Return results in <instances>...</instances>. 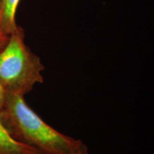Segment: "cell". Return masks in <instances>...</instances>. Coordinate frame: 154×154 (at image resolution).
<instances>
[{
	"label": "cell",
	"instance_id": "cell-1",
	"mask_svg": "<svg viewBox=\"0 0 154 154\" xmlns=\"http://www.w3.org/2000/svg\"><path fill=\"white\" fill-rule=\"evenodd\" d=\"M0 122L14 140L44 154H74L86 146L47 124L23 96L6 93Z\"/></svg>",
	"mask_w": 154,
	"mask_h": 154
},
{
	"label": "cell",
	"instance_id": "cell-2",
	"mask_svg": "<svg viewBox=\"0 0 154 154\" xmlns=\"http://www.w3.org/2000/svg\"><path fill=\"white\" fill-rule=\"evenodd\" d=\"M24 30L17 26L0 50V84L5 93L25 96L43 84L45 69L40 58L25 44Z\"/></svg>",
	"mask_w": 154,
	"mask_h": 154
},
{
	"label": "cell",
	"instance_id": "cell-3",
	"mask_svg": "<svg viewBox=\"0 0 154 154\" xmlns=\"http://www.w3.org/2000/svg\"><path fill=\"white\" fill-rule=\"evenodd\" d=\"M20 0H0V32L9 36L16 29L17 8Z\"/></svg>",
	"mask_w": 154,
	"mask_h": 154
},
{
	"label": "cell",
	"instance_id": "cell-4",
	"mask_svg": "<svg viewBox=\"0 0 154 154\" xmlns=\"http://www.w3.org/2000/svg\"><path fill=\"white\" fill-rule=\"evenodd\" d=\"M0 154L44 153L14 140L0 122Z\"/></svg>",
	"mask_w": 154,
	"mask_h": 154
},
{
	"label": "cell",
	"instance_id": "cell-5",
	"mask_svg": "<svg viewBox=\"0 0 154 154\" xmlns=\"http://www.w3.org/2000/svg\"><path fill=\"white\" fill-rule=\"evenodd\" d=\"M9 36L6 35L2 32H0V50H1L2 48L6 45V44L7 43V41H8Z\"/></svg>",
	"mask_w": 154,
	"mask_h": 154
},
{
	"label": "cell",
	"instance_id": "cell-6",
	"mask_svg": "<svg viewBox=\"0 0 154 154\" xmlns=\"http://www.w3.org/2000/svg\"><path fill=\"white\" fill-rule=\"evenodd\" d=\"M5 95H6L5 91H4V89L1 86V84H0V110H1L2 108L3 107L4 103H5Z\"/></svg>",
	"mask_w": 154,
	"mask_h": 154
},
{
	"label": "cell",
	"instance_id": "cell-7",
	"mask_svg": "<svg viewBox=\"0 0 154 154\" xmlns=\"http://www.w3.org/2000/svg\"><path fill=\"white\" fill-rule=\"evenodd\" d=\"M74 154H89L88 153V148L87 146H85L84 147H83L82 149L79 150L78 152H76V153H75Z\"/></svg>",
	"mask_w": 154,
	"mask_h": 154
}]
</instances>
